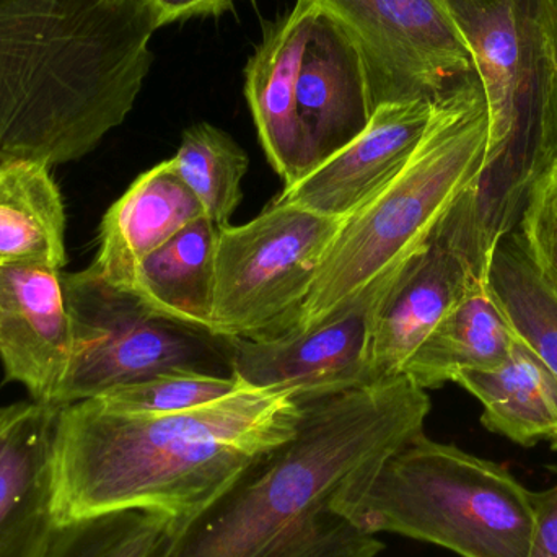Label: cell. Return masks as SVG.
<instances>
[{
  "mask_svg": "<svg viewBox=\"0 0 557 557\" xmlns=\"http://www.w3.org/2000/svg\"><path fill=\"white\" fill-rule=\"evenodd\" d=\"M298 403L294 437L166 533L157 557H376L385 549L334 513L331 500L425 434L428 389L398 375Z\"/></svg>",
  "mask_w": 557,
  "mask_h": 557,
  "instance_id": "1",
  "label": "cell"
},
{
  "mask_svg": "<svg viewBox=\"0 0 557 557\" xmlns=\"http://www.w3.org/2000/svg\"><path fill=\"white\" fill-rule=\"evenodd\" d=\"M300 416L290 393L245 386L165 414L114 411L97 399L64 406L55 424V522L144 510L175 532L290 441Z\"/></svg>",
  "mask_w": 557,
  "mask_h": 557,
  "instance_id": "2",
  "label": "cell"
},
{
  "mask_svg": "<svg viewBox=\"0 0 557 557\" xmlns=\"http://www.w3.org/2000/svg\"><path fill=\"white\" fill-rule=\"evenodd\" d=\"M157 29L146 0H0V160L94 152L133 111Z\"/></svg>",
  "mask_w": 557,
  "mask_h": 557,
  "instance_id": "3",
  "label": "cell"
},
{
  "mask_svg": "<svg viewBox=\"0 0 557 557\" xmlns=\"http://www.w3.org/2000/svg\"><path fill=\"white\" fill-rule=\"evenodd\" d=\"M487 139L486 97L474 72L435 100L428 129L405 166L344 219L290 330H311L363 292L398 277L483 172Z\"/></svg>",
  "mask_w": 557,
  "mask_h": 557,
  "instance_id": "4",
  "label": "cell"
},
{
  "mask_svg": "<svg viewBox=\"0 0 557 557\" xmlns=\"http://www.w3.org/2000/svg\"><path fill=\"white\" fill-rule=\"evenodd\" d=\"M463 36L490 114L481 175L451 208L461 234L487 257L516 228L530 185L542 172L552 98L543 0H442Z\"/></svg>",
  "mask_w": 557,
  "mask_h": 557,
  "instance_id": "5",
  "label": "cell"
},
{
  "mask_svg": "<svg viewBox=\"0 0 557 557\" xmlns=\"http://www.w3.org/2000/svg\"><path fill=\"white\" fill-rule=\"evenodd\" d=\"M331 510L460 557H529L535 527L533 491L509 468L425 434L347 483Z\"/></svg>",
  "mask_w": 557,
  "mask_h": 557,
  "instance_id": "6",
  "label": "cell"
},
{
  "mask_svg": "<svg viewBox=\"0 0 557 557\" xmlns=\"http://www.w3.org/2000/svg\"><path fill=\"white\" fill-rule=\"evenodd\" d=\"M72 323V359L55 408L95 399L111 389L172 369L232 376V343L180 323L116 287L91 264L62 273Z\"/></svg>",
  "mask_w": 557,
  "mask_h": 557,
  "instance_id": "7",
  "label": "cell"
},
{
  "mask_svg": "<svg viewBox=\"0 0 557 557\" xmlns=\"http://www.w3.org/2000/svg\"><path fill=\"white\" fill-rule=\"evenodd\" d=\"M343 221L273 201L248 224L219 228L212 333L263 339L290 330Z\"/></svg>",
  "mask_w": 557,
  "mask_h": 557,
  "instance_id": "8",
  "label": "cell"
},
{
  "mask_svg": "<svg viewBox=\"0 0 557 557\" xmlns=\"http://www.w3.org/2000/svg\"><path fill=\"white\" fill-rule=\"evenodd\" d=\"M360 49L375 107L437 100L474 74L473 58L442 0H310Z\"/></svg>",
  "mask_w": 557,
  "mask_h": 557,
  "instance_id": "9",
  "label": "cell"
},
{
  "mask_svg": "<svg viewBox=\"0 0 557 557\" xmlns=\"http://www.w3.org/2000/svg\"><path fill=\"white\" fill-rule=\"evenodd\" d=\"M398 277L369 288L346 310L311 330L231 339L232 376L245 388L287 392L298 401L375 382L370 331L375 311Z\"/></svg>",
  "mask_w": 557,
  "mask_h": 557,
  "instance_id": "10",
  "label": "cell"
},
{
  "mask_svg": "<svg viewBox=\"0 0 557 557\" xmlns=\"http://www.w3.org/2000/svg\"><path fill=\"white\" fill-rule=\"evenodd\" d=\"M435 100L393 101L373 111L369 126L274 201L346 219L373 198L408 162L428 129Z\"/></svg>",
  "mask_w": 557,
  "mask_h": 557,
  "instance_id": "11",
  "label": "cell"
},
{
  "mask_svg": "<svg viewBox=\"0 0 557 557\" xmlns=\"http://www.w3.org/2000/svg\"><path fill=\"white\" fill-rule=\"evenodd\" d=\"M72 323L62 271L0 268V360L5 380L33 401L54 406L72 359Z\"/></svg>",
  "mask_w": 557,
  "mask_h": 557,
  "instance_id": "12",
  "label": "cell"
},
{
  "mask_svg": "<svg viewBox=\"0 0 557 557\" xmlns=\"http://www.w3.org/2000/svg\"><path fill=\"white\" fill-rule=\"evenodd\" d=\"M59 409L33 399L0 408V557H41L58 527Z\"/></svg>",
  "mask_w": 557,
  "mask_h": 557,
  "instance_id": "13",
  "label": "cell"
},
{
  "mask_svg": "<svg viewBox=\"0 0 557 557\" xmlns=\"http://www.w3.org/2000/svg\"><path fill=\"white\" fill-rule=\"evenodd\" d=\"M295 100L314 166L356 139L376 110L356 41L317 5Z\"/></svg>",
  "mask_w": 557,
  "mask_h": 557,
  "instance_id": "14",
  "label": "cell"
},
{
  "mask_svg": "<svg viewBox=\"0 0 557 557\" xmlns=\"http://www.w3.org/2000/svg\"><path fill=\"white\" fill-rule=\"evenodd\" d=\"M313 15L310 0H297L284 18L268 28L245 69V97L258 137L284 186L314 169L295 100Z\"/></svg>",
  "mask_w": 557,
  "mask_h": 557,
  "instance_id": "15",
  "label": "cell"
},
{
  "mask_svg": "<svg viewBox=\"0 0 557 557\" xmlns=\"http://www.w3.org/2000/svg\"><path fill=\"white\" fill-rule=\"evenodd\" d=\"M474 278L484 277L463 255L432 238L403 270L373 317L369 359L375 382L403 375L409 357Z\"/></svg>",
  "mask_w": 557,
  "mask_h": 557,
  "instance_id": "16",
  "label": "cell"
},
{
  "mask_svg": "<svg viewBox=\"0 0 557 557\" xmlns=\"http://www.w3.org/2000/svg\"><path fill=\"white\" fill-rule=\"evenodd\" d=\"M201 215L198 198L163 160L108 209L94 267L111 284L131 290L140 263Z\"/></svg>",
  "mask_w": 557,
  "mask_h": 557,
  "instance_id": "17",
  "label": "cell"
},
{
  "mask_svg": "<svg viewBox=\"0 0 557 557\" xmlns=\"http://www.w3.org/2000/svg\"><path fill=\"white\" fill-rule=\"evenodd\" d=\"M517 341L486 284L474 278L463 297L409 357L403 375L424 389L441 388L467 370H490L509 357Z\"/></svg>",
  "mask_w": 557,
  "mask_h": 557,
  "instance_id": "18",
  "label": "cell"
},
{
  "mask_svg": "<svg viewBox=\"0 0 557 557\" xmlns=\"http://www.w3.org/2000/svg\"><path fill=\"white\" fill-rule=\"evenodd\" d=\"M454 383L483 405L487 431L525 448L548 444L557 451V379L519 337L499 367L467 370Z\"/></svg>",
  "mask_w": 557,
  "mask_h": 557,
  "instance_id": "19",
  "label": "cell"
},
{
  "mask_svg": "<svg viewBox=\"0 0 557 557\" xmlns=\"http://www.w3.org/2000/svg\"><path fill=\"white\" fill-rule=\"evenodd\" d=\"M20 264H67L64 202L41 160H0V268Z\"/></svg>",
  "mask_w": 557,
  "mask_h": 557,
  "instance_id": "20",
  "label": "cell"
},
{
  "mask_svg": "<svg viewBox=\"0 0 557 557\" xmlns=\"http://www.w3.org/2000/svg\"><path fill=\"white\" fill-rule=\"evenodd\" d=\"M219 227L201 215L140 263L131 292L180 323L211 331Z\"/></svg>",
  "mask_w": 557,
  "mask_h": 557,
  "instance_id": "21",
  "label": "cell"
},
{
  "mask_svg": "<svg viewBox=\"0 0 557 557\" xmlns=\"http://www.w3.org/2000/svg\"><path fill=\"white\" fill-rule=\"evenodd\" d=\"M486 284L517 337L557 379V285L536 267L517 228L491 248Z\"/></svg>",
  "mask_w": 557,
  "mask_h": 557,
  "instance_id": "22",
  "label": "cell"
},
{
  "mask_svg": "<svg viewBox=\"0 0 557 557\" xmlns=\"http://www.w3.org/2000/svg\"><path fill=\"white\" fill-rule=\"evenodd\" d=\"M170 162L205 214L219 228L231 225L244 199L242 183L250 165L247 152L232 136L209 123L195 124L183 133Z\"/></svg>",
  "mask_w": 557,
  "mask_h": 557,
  "instance_id": "23",
  "label": "cell"
},
{
  "mask_svg": "<svg viewBox=\"0 0 557 557\" xmlns=\"http://www.w3.org/2000/svg\"><path fill=\"white\" fill-rule=\"evenodd\" d=\"M169 532L157 513H104L55 527L41 557H157Z\"/></svg>",
  "mask_w": 557,
  "mask_h": 557,
  "instance_id": "24",
  "label": "cell"
},
{
  "mask_svg": "<svg viewBox=\"0 0 557 557\" xmlns=\"http://www.w3.org/2000/svg\"><path fill=\"white\" fill-rule=\"evenodd\" d=\"M240 386L235 376L195 369H172L111 389L95 399L114 411L165 414L218 401Z\"/></svg>",
  "mask_w": 557,
  "mask_h": 557,
  "instance_id": "25",
  "label": "cell"
},
{
  "mask_svg": "<svg viewBox=\"0 0 557 557\" xmlns=\"http://www.w3.org/2000/svg\"><path fill=\"white\" fill-rule=\"evenodd\" d=\"M516 228L536 267L557 285V160L530 185Z\"/></svg>",
  "mask_w": 557,
  "mask_h": 557,
  "instance_id": "26",
  "label": "cell"
},
{
  "mask_svg": "<svg viewBox=\"0 0 557 557\" xmlns=\"http://www.w3.org/2000/svg\"><path fill=\"white\" fill-rule=\"evenodd\" d=\"M555 471L556 483L533 493L535 527L529 557H557V468Z\"/></svg>",
  "mask_w": 557,
  "mask_h": 557,
  "instance_id": "27",
  "label": "cell"
},
{
  "mask_svg": "<svg viewBox=\"0 0 557 557\" xmlns=\"http://www.w3.org/2000/svg\"><path fill=\"white\" fill-rule=\"evenodd\" d=\"M546 39L552 61V98L542 147V172L557 160V0H543ZM540 172V173H542Z\"/></svg>",
  "mask_w": 557,
  "mask_h": 557,
  "instance_id": "28",
  "label": "cell"
},
{
  "mask_svg": "<svg viewBox=\"0 0 557 557\" xmlns=\"http://www.w3.org/2000/svg\"><path fill=\"white\" fill-rule=\"evenodd\" d=\"M157 26L170 25L195 16L222 15L234 7L235 0H146Z\"/></svg>",
  "mask_w": 557,
  "mask_h": 557,
  "instance_id": "29",
  "label": "cell"
}]
</instances>
